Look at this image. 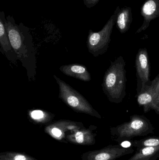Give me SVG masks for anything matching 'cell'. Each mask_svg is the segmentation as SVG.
I'll use <instances>...</instances> for the list:
<instances>
[{
	"instance_id": "obj_18",
	"label": "cell",
	"mask_w": 159,
	"mask_h": 160,
	"mask_svg": "<svg viewBox=\"0 0 159 160\" xmlns=\"http://www.w3.org/2000/svg\"><path fill=\"white\" fill-rule=\"evenodd\" d=\"M75 139L77 143L79 144L82 143L84 142V133L82 132L78 131L76 133Z\"/></svg>"
},
{
	"instance_id": "obj_16",
	"label": "cell",
	"mask_w": 159,
	"mask_h": 160,
	"mask_svg": "<svg viewBox=\"0 0 159 160\" xmlns=\"http://www.w3.org/2000/svg\"><path fill=\"white\" fill-rule=\"evenodd\" d=\"M1 159L4 160H36L25 154L16 153H5L1 156Z\"/></svg>"
},
{
	"instance_id": "obj_8",
	"label": "cell",
	"mask_w": 159,
	"mask_h": 160,
	"mask_svg": "<svg viewBox=\"0 0 159 160\" xmlns=\"http://www.w3.org/2000/svg\"><path fill=\"white\" fill-rule=\"evenodd\" d=\"M141 14L143 18V22L136 33L145 31L151 22L159 17V0H146L142 5Z\"/></svg>"
},
{
	"instance_id": "obj_19",
	"label": "cell",
	"mask_w": 159,
	"mask_h": 160,
	"mask_svg": "<svg viewBox=\"0 0 159 160\" xmlns=\"http://www.w3.org/2000/svg\"><path fill=\"white\" fill-rule=\"evenodd\" d=\"M51 132H52V134L56 137H59L62 135L61 131L58 129V128H53L51 130Z\"/></svg>"
},
{
	"instance_id": "obj_17",
	"label": "cell",
	"mask_w": 159,
	"mask_h": 160,
	"mask_svg": "<svg viewBox=\"0 0 159 160\" xmlns=\"http://www.w3.org/2000/svg\"><path fill=\"white\" fill-rule=\"evenodd\" d=\"M100 1V0H83L85 6L89 8L94 7Z\"/></svg>"
},
{
	"instance_id": "obj_12",
	"label": "cell",
	"mask_w": 159,
	"mask_h": 160,
	"mask_svg": "<svg viewBox=\"0 0 159 160\" xmlns=\"http://www.w3.org/2000/svg\"><path fill=\"white\" fill-rule=\"evenodd\" d=\"M133 21L132 9L130 7L125 6L120 8L116 18L117 28L121 33L127 32Z\"/></svg>"
},
{
	"instance_id": "obj_11",
	"label": "cell",
	"mask_w": 159,
	"mask_h": 160,
	"mask_svg": "<svg viewBox=\"0 0 159 160\" xmlns=\"http://www.w3.org/2000/svg\"><path fill=\"white\" fill-rule=\"evenodd\" d=\"M60 70L66 76L75 78L77 79L89 82L91 80V76L87 68L83 65L72 64L61 67Z\"/></svg>"
},
{
	"instance_id": "obj_14",
	"label": "cell",
	"mask_w": 159,
	"mask_h": 160,
	"mask_svg": "<svg viewBox=\"0 0 159 160\" xmlns=\"http://www.w3.org/2000/svg\"><path fill=\"white\" fill-rule=\"evenodd\" d=\"M30 115L33 120L39 122H45L51 117V114L42 110H34L30 112Z\"/></svg>"
},
{
	"instance_id": "obj_7",
	"label": "cell",
	"mask_w": 159,
	"mask_h": 160,
	"mask_svg": "<svg viewBox=\"0 0 159 160\" xmlns=\"http://www.w3.org/2000/svg\"><path fill=\"white\" fill-rule=\"evenodd\" d=\"M140 106H143L145 112L153 110L159 114V82L153 80L150 86L146 87L136 94Z\"/></svg>"
},
{
	"instance_id": "obj_2",
	"label": "cell",
	"mask_w": 159,
	"mask_h": 160,
	"mask_svg": "<svg viewBox=\"0 0 159 160\" xmlns=\"http://www.w3.org/2000/svg\"><path fill=\"white\" fill-rule=\"evenodd\" d=\"M126 62L122 56L111 61L105 71L102 84L103 90L109 101L115 103L122 102L126 96Z\"/></svg>"
},
{
	"instance_id": "obj_6",
	"label": "cell",
	"mask_w": 159,
	"mask_h": 160,
	"mask_svg": "<svg viewBox=\"0 0 159 160\" xmlns=\"http://www.w3.org/2000/svg\"><path fill=\"white\" fill-rule=\"evenodd\" d=\"M148 52L146 48H140L135 58V68L137 77V94L145 88L150 86L152 81L149 79L150 65Z\"/></svg>"
},
{
	"instance_id": "obj_20",
	"label": "cell",
	"mask_w": 159,
	"mask_h": 160,
	"mask_svg": "<svg viewBox=\"0 0 159 160\" xmlns=\"http://www.w3.org/2000/svg\"><path fill=\"white\" fill-rule=\"evenodd\" d=\"M154 80L156 81H158V82H159V74L158 75L157 77Z\"/></svg>"
},
{
	"instance_id": "obj_5",
	"label": "cell",
	"mask_w": 159,
	"mask_h": 160,
	"mask_svg": "<svg viewBox=\"0 0 159 160\" xmlns=\"http://www.w3.org/2000/svg\"><path fill=\"white\" fill-rule=\"evenodd\" d=\"M154 128L150 121L143 115H134L128 122L111 128V132L117 139H131L147 135L153 132Z\"/></svg>"
},
{
	"instance_id": "obj_3",
	"label": "cell",
	"mask_w": 159,
	"mask_h": 160,
	"mask_svg": "<svg viewBox=\"0 0 159 160\" xmlns=\"http://www.w3.org/2000/svg\"><path fill=\"white\" fill-rule=\"evenodd\" d=\"M54 78L59 86V98L67 106L77 112L87 114L97 118H101L99 112L79 92L55 75H54Z\"/></svg>"
},
{
	"instance_id": "obj_15",
	"label": "cell",
	"mask_w": 159,
	"mask_h": 160,
	"mask_svg": "<svg viewBox=\"0 0 159 160\" xmlns=\"http://www.w3.org/2000/svg\"><path fill=\"white\" fill-rule=\"evenodd\" d=\"M134 145L138 147L159 146V137H151L139 141H135Z\"/></svg>"
},
{
	"instance_id": "obj_10",
	"label": "cell",
	"mask_w": 159,
	"mask_h": 160,
	"mask_svg": "<svg viewBox=\"0 0 159 160\" xmlns=\"http://www.w3.org/2000/svg\"><path fill=\"white\" fill-rule=\"evenodd\" d=\"M132 148H125L118 145L111 146L92 153L91 160H115L120 157L133 153Z\"/></svg>"
},
{
	"instance_id": "obj_4",
	"label": "cell",
	"mask_w": 159,
	"mask_h": 160,
	"mask_svg": "<svg viewBox=\"0 0 159 160\" xmlns=\"http://www.w3.org/2000/svg\"><path fill=\"white\" fill-rule=\"evenodd\" d=\"M120 9L119 6L117 7L114 14L101 31L98 32H93L91 30L89 31L87 47L88 51L94 57L102 55L107 51L113 28L115 24L116 18Z\"/></svg>"
},
{
	"instance_id": "obj_1",
	"label": "cell",
	"mask_w": 159,
	"mask_h": 160,
	"mask_svg": "<svg viewBox=\"0 0 159 160\" xmlns=\"http://www.w3.org/2000/svg\"><path fill=\"white\" fill-rule=\"evenodd\" d=\"M7 34L18 60L25 68L29 81L35 79L36 74V52L30 29L22 22L17 24L8 15L5 20Z\"/></svg>"
},
{
	"instance_id": "obj_9",
	"label": "cell",
	"mask_w": 159,
	"mask_h": 160,
	"mask_svg": "<svg viewBox=\"0 0 159 160\" xmlns=\"http://www.w3.org/2000/svg\"><path fill=\"white\" fill-rule=\"evenodd\" d=\"M5 15L3 11L0 12V45L1 51L7 58L13 63L18 60L17 56L12 48L6 28Z\"/></svg>"
},
{
	"instance_id": "obj_21",
	"label": "cell",
	"mask_w": 159,
	"mask_h": 160,
	"mask_svg": "<svg viewBox=\"0 0 159 160\" xmlns=\"http://www.w3.org/2000/svg\"><path fill=\"white\" fill-rule=\"evenodd\" d=\"M1 160H4L1 159Z\"/></svg>"
},
{
	"instance_id": "obj_13",
	"label": "cell",
	"mask_w": 159,
	"mask_h": 160,
	"mask_svg": "<svg viewBox=\"0 0 159 160\" xmlns=\"http://www.w3.org/2000/svg\"><path fill=\"white\" fill-rule=\"evenodd\" d=\"M159 158V146L144 147L139 148L128 160H157Z\"/></svg>"
}]
</instances>
